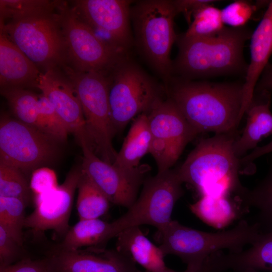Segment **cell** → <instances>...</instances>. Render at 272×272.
<instances>
[{
    "label": "cell",
    "instance_id": "ffe728a7",
    "mask_svg": "<svg viewBox=\"0 0 272 272\" xmlns=\"http://www.w3.org/2000/svg\"><path fill=\"white\" fill-rule=\"evenodd\" d=\"M42 73L3 32L0 33L1 90L37 87Z\"/></svg>",
    "mask_w": 272,
    "mask_h": 272
},
{
    "label": "cell",
    "instance_id": "d6a6232c",
    "mask_svg": "<svg viewBox=\"0 0 272 272\" xmlns=\"http://www.w3.org/2000/svg\"><path fill=\"white\" fill-rule=\"evenodd\" d=\"M38 112L41 131L59 143L65 142L68 130L52 104L42 94L38 95Z\"/></svg>",
    "mask_w": 272,
    "mask_h": 272
},
{
    "label": "cell",
    "instance_id": "ab89813d",
    "mask_svg": "<svg viewBox=\"0 0 272 272\" xmlns=\"http://www.w3.org/2000/svg\"><path fill=\"white\" fill-rule=\"evenodd\" d=\"M271 152H272V141L263 146L257 147L249 154L242 157L240 159L241 163L244 165L249 164L256 159Z\"/></svg>",
    "mask_w": 272,
    "mask_h": 272
},
{
    "label": "cell",
    "instance_id": "f35d334b",
    "mask_svg": "<svg viewBox=\"0 0 272 272\" xmlns=\"http://www.w3.org/2000/svg\"><path fill=\"white\" fill-rule=\"evenodd\" d=\"M272 91V64L268 63L264 70L257 85L255 91Z\"/></svg>",
    "mask_w": 272,
    "mask_h": 272
},
{
    "label": "cell",
    "instance_id": "52a82bcc",
    "mask_svg": "<svg viewBox=\"0 0 272 272\" xmlns=\"http://www.w3.org/2000/svg\"><path fill=\"white\" fill-rule=\"evenodd\" d=\"M106 75L111 115L116 132L139 115L149 112L164 98L160 88L127 58Z\"/></svg>",
    "mask_w": 272,
    "mask_h": 272
},
{
    "label": "cell",
    "instance_id": "30bf717a",
    "mask_svg": "<svg viewBox=\"0 0 272 272\" xmlns=\"http://www.w3.org/2000/svg\"><path fill=\"white\" fill-rule=\"evenodd\" d=\"M59 143L42 131L3 114L0 121V163L25 175L54 160Z\"/></svg>",
    "mask_w": 272,
    "mask_h": 272
},
{
    "label": "cell",
    "instance_id": "2e32d148",
    "mask_svg": "<svg viewBox=\"0 0 272 272\" xmlns=\"http://www.w3.org/2000/svg\"><path fill=\"white\" fill-rule=\"evenodd\" d=\"M53 272H137L129 254L117 249L91 247L63 250L54 248L47 256Z\"/></svg>",
    "mask_w": 272,
    "mask_h": 272
},
{
    "label": "cell",
    "instance_id": "d6986e66",
    "mask_svg": "<svg viewBox=\"0 0 272 272\" xmlns=\"http://www.w3.org/2000/svg\"><path fill=\"white\" fill-rule=\"evenodd\" d=\"M250 39V62L243 83L242 117L252 100L256 85L272 54V1Z\"/></svg>",
    "mask_w": 272,
    "mask_h": 272
},
{
    "label": "cell",
    "instance_id": "e575fe53",
    "mask_svg": "<svg viewBox=\"0 0 272 272\" xmlns=\"http://www.w3.org/2000/svg\"><path fill=\"white\" fill-rule=\"evenodd\" d=\"M22 246L0 226V268L25 258L23 257Z\"/></svg>",
    "mask_w": 272,
    "mask_h": 272
},
{
    "label": "cell",
    "instance_id": "f546056e",
    "mask_svg": "<svg viewBox=\"0 0 272 272\" xmlns=\"http://www.w3.org/2000/svg\"><path fill=\"white\" fill-rule=\"evenodd\" d=\"M27 205L20 198L0 196V226L22 246Z\"/></svg>",
    "mask_w": 272,
    "mask_h": 272
},
{
    "label": "cell",
    "instance_id": "9c48e42d",
    "mask_svg": "<svg viewBox=\"0 0 272 272\" xmlns=\"http://www.w3.org/2000/svg\"><path fill=\"white\" fill-rule=\"evenodd\" d=\"M176 169L146 179L140 195L122 216L111 222L114 237L127 228L148 225L158 231L170 222L173 208L183 194Z\"/></svg>",
    "mask_w": 272,
    "mask_h": 272
},
{
    "label": "cell",
    "instance_id": "b9f144b4",
    "mask_svg": "<svg viewBox=\"0 0 272 272\" xmlns=\"http://www.w3.org/2000/svg\"><path fill=\"white\" fill-rule=\"evenodd\" d=\"M240 272H260L258 271H240Z\"/></svg>",
    "mask_w": 272,
    "mask_h": 272
},
{
    "label": "cell",
    "instance_id": "4dcf8cb0",
    "mask_svg": "<svg viewBox=\"0 0 272 272\" xmlns=\"http://www.w3.org/2000/svg\"><path fill=\"white\" fill-rule=\"evenodd\" d=\"M182 36L185 38H205L214 36L224 28L221 11L211 4L198 10Z\"/></svg>",
    "mask_w": 272,
    "mask_h": 272
},
{
    "label": "cell",
    "instance_id": "74e56055",
    "mask_svg": "<svg viewBox=\"0 0 272 272\" xmlns=\"http://www.w3.org/2000/svg\"><path fill=\"white\" fill-rule=\"evenodd\" d=\"M177 13H182L187 21L190 24L193 15L203 7L211 4L214 1L206 0H178L172 1Z\"/></svg>",
    "mask_w": 272,
    "mask_h": 272
},
{
    "label": "cell",
    "instance_id": "7402d4cb",
    "mask_svg": "<svg viewBox=\"0 0 272 272\" xmlns=\"http://www.w3.org/2000/svg\"><path fill=\"white\" fill-rule=\"evenodd\" d=\"M116 237V248L129 254L145 270L162 272L168 268L162 250L145 236L140 227L124 229Z\"/></svg>",
    "mask_w": 272,
    "mask_h": 272
},
{
    "label": "cell",
    "instance_id": "83f0119b",
    "mask_svg": "<svg viewBox=\"0 0 272 272\" xmlns=\"http://www.w3.org/2000/svg\"><path fill=\"white\" fill-rule=\"evenodd\" d=\"M242 199L245 207L257 210L256 222L261 231L272 229V164L265 176L253 189H246Z\"/></svg>",
    "mask_w": 272,
    "mask_h": 272
},
{
    "label": "cell",
    "instance_id": "5bb4252c",
    "mask_svg": "<svg viewBox=\"0 0 272 272\" xmlns=\"http://www.w3.org/2000/svg\"><path fill=\"white\" fill-rule=\"evenodd\" d=\"M81 174V167L73 168L61 185L34 196L35 209L26 217L24 227L29 228L34 235L51 230L64 236L70 228L69 221L74 193Z\"/></svg>",
    "mask_w": 272,
    "mask_h": 272
},
{
    "label": "cell",
    "instance_id": "8d00e7d4",
    "mask_svg": "<svg viewBox=\"0 0 272 272\" xmlns=\"http://www.w3.org/2000/svg\"><path fill=\"white\" fill-rule=\"evenodd\" d=\"M0 272H53V270L46 256L36 260L25 257L11 265L0 268Z\"/></svg>",
    "mask_w": 272,
    "mask_h": 272
},
{
    "label": "cell",
    "instance_id": "9a60e30c",
    "mask_svg": "<svg viewBox=\"0 0 272 272\" xmlns=\"http://www.w3.org/2000/svg\"><path fill=\"white\" fill-rule=\"evenodd\" d=\"M73 3V9L84 22L106 34L111 44L126 52L132 42L129 25L131 1L77 0Z\"/></svg>",
    "mask_w": 272,
    "mask_h": 272
},
{
    "label": "cell",
    "instance_id": "8fae6325",
    "mask_svg": "<svg viewBox=\"0 0 272 272\" xmlns=\"http://www.w3.org/2000/svg\"><path fill=\"white\" fill-rule=\"evenodd\" d=\"M1 32L45 71L56 69L66 58L58 13L8 23L1 26Z\"/></svg>",
    "mask_w": 272,
    "mask_h": 272
},
{
    "label": "cell",
    "instance_id": "e0dca14e",
    "mask_svg": "<svg viewBox=\"0 0 272 272\" xmlns=\"http://www.w3.org/2000/svg\"><path fill=\"white\" fill-rule=\"evenodd\" d=\"M37 88L52 104L69 133L75 135L81 146L87 144L90 147L81 105L66 77L56 69L47 70L41 73Z\"/></svg>",
    "mask_w": 272,
    "mask_h": 272
},
{
    "label": "cell",
    "instance_id": "484cf974",
    "mask_svg": "<svg viewBox=\"0 0 272 272\" xmlns=\"http://www.w3.org/2000/svg\"><path fill=\"white\" fill-rule=\"evenodd\" d=\"M61 3L48 0H0L1 26L54 14Z\"/></svg>",
    "mask_w": 272,
    "mask_h": 272
},
{
    "label": "cell",
    "instance_id": "4316f807",
    "mask_svg": "<svg viewBox=\"0 0 272 272\" xmlns=\"http://www.w3.org/2000/svg\"><path fill=\"white\" fill-rule=\"evenodd\" d=\"M77 188L79 220L98 219L107 212L110 201L82 170Z\"/></svg>",
    "mask_w": 272,
    "mask_h": 272
},
{
    "label": "cell",
    "instance_id": "d4e9b609",
    "mask_svg": "<svg viewBox=\"0 0 272 272\" xmlns=\"http://www.w3.org/2000/svg\"><path fill=\"white\" fill-rule=\"evenodd\" d=\"M191 212L210 226L220 229L228 226L240 214V206L230 195H203L190 206Z\"/></svg>",
    "mask_w": 272,
    "mask_h": 272
},
{
    "label": "cell",
    "instance_id": "d590c367",
    "mask_svg": "<svg viewBox=\"0 0 272 272\" xmlns=\"http://www.w3.org/2000/svg\"><path fill=\"white\" fill-rule=\"evenodd\" d=\"M29 185L34 196L47 192L59 185L55 172L46 167L37 168L32 173Z\"/></svg>",
    "mask_w": 272,
    "mask_h": 272
},
{
    "label": "cell",
    "instance_id": "ac0fdd59",
    "mask_svg": "<svg viewBox=\"0 0 272 272\" xmlns=\"http://www.w3.org/2000/svg\"><path fill=\"white\" fill-rule=\"evenodd\" d=\"M250 245L238 253H217L210 260V272H272V229L261 232Z\"/></svg>",
    "mask_w": 272,
    "mask_h": 272
},
{
    "label": "cell",
    "instance_id": "f1b7e54d",
    "mask_svg": "<svg viewBox=\"0 0 272 272\" xmlns=\"http://www.w3.org/2000/svg\"><path fill=\"white\" fill-rule=\"evenodd\" d=\"M1 93L16 119L41 131L38 112L39 95L22 88L1 89Z\"/></svg>",
    "mask_w": 272,
    "mask_h": 272
},
{
    "label": "cell",
    "instance_id": "ba28073f",
    "mask_svg": "<svg viewBox=\"0 0 272 272\" xmlns=\"http://www.w3.org/2000/svg\"><path fill=\"white\" fill-rule=\"evenodd\" d=\"M58 18L65 57L73 69L107 74L127 57L126 52L100 38L73 8L61 4Z\"/></svg>",
    "mask_w": 272,
    "mask_h": 272
},
{
    "label": "cell",
    "instance_id": "44dd1931",
    "mask_svg": "<svg viewBox=\"0 0 272 272\" xmlns=\"http://www.w3.org/2000/svg\"><path fill=\"white\" fill-rule=\"evenodd\" d=\"M270 105V92H254L252 100L245 112L246 125L234 144V151L238 157L241 158L248 151L257 148L262 140L272 135Z\"/></svg>",
    "mask_w": 272,
    "mask_h": 272
},
{
    "label": "cell",
    "instance_id": "60d3db41",
    "mask_svg": "<svg viewBox=\"0 0 272 272\" xmlns=\"http://www.w3.org/2000/svg\"><path fill=\"white\" fill-rule=\"evenodd\" d=\"M137 272H150V271H141L140 270H137ZM162 272H177V271H176L173 269H170L169 268H168L166 270H165V271H162ZM183 272H193V271H189L187 269H186L185 271H183ZM196 272H201V269L198 271H196Z\"/></svg>",
    "mask_w": 272,
    "mask_h": 272
},
{
    "label": "cell",
    "instance_id": "1f68e13d",
    "mask_svg": "<svg viewBox=\"0 0 272 272\" xmlns=\"http://www.w3.org/2000/svg\"><path fill=\"white\" fill-rule=\"evenodd\" d=\"M30 191V185L22 171L0 163V196L20 198L28 204Z\"/></svg>",
    "mask_w": 272,
    "mask_h": 272
},
{
    "label": "cell",
    "instance_id": "7a4b0ae2",
    "mask_svg": "<svg viewBox=\"0 0 272 272\" xmlns=\"http://www.w3.org/2000/svg\"><path fill=\"white\" fill-rule=\"evenodd\" d=\"M238 130L215 134L201 140L180 166L176 169L181 180L203 195L240 197L246 187L239 179L241 158L234 151Z\"/></svg>",
    "mask_w": 272,
    "mask_h": 272
},
{
    "label": "cell",
    "instance_id": "8992f818",
    "mask_svg": "<svg viewBox=\"0 0 272 272\" xmlns=\"http://www.w3.org/2000/svg\"><path fill=\"white\" fill-rule=\"evenodd\" d=\"M177 14L172 1H140L130 10L138 47L166 81L172 71L170 55L176 39L174 19Z\"/></svg>",
    "mask_w": 272,
    "mask_h": 272
},
{
    "label": "cell",
    "instance_id": "603a6c76",
    "mask_svg": "<svg viewBox=\"0 0 272 272\" xmlns=\"http://www.w3.org/2000/svg\"><path fill=\"white\" fill-rule=\"evenodd\" d=\"M151 141L147 114L144 113L134 119L112 164L128 170L139 167L142 158L149 153Z\"/></svg>",
    "mask_w": 272,
    "mask_h": 272
},
{
    "label": "cell",
    "instance_id": "4fadbf2b",
    "mask_svg": "<svg viewBox=\"0 0 272 272\" xmlns=\"http://www.w3.org/2000/svg\"><path fill=\"white\" fill-rule=\"evenodd\" d=\"M82 171L107 196L110 202L129 208L137 199L148 167L122 169L101 159L87 145L81 146Z\"/></svg>",
    "mask_w": 272,
    "mask_h": 272
},
{
    "label": "cell",
    "instance_id": "3957f363",
    "mask_svg": "<svg viewBox=\"0 0 272 272\" xmlns=\"http://www.w3.org/2000/svg\"><path fill=\"white\" fill-rule=\"evenodd\" d=\"M252 33L245 27H225L217 34L205 38H185L178 41L177 71L184 77H211L245 73V42Z\"/></svg>",
    "mask_w": 272,
    "mask_h": 272
},
{
    "label": "cell",
    "instance_id": "cb8c5ba5",
    "mask_svg": "<svg viewBox=\"0 0 272 272\" xmlns=\"http://www.w3.org/2000/svg\"><path fill=\"white\" fill-rule=\"evenodd\" d=\"M113 238L111 223L99 218L79 220L70 228L62 241L55 248L76 250L84 247H104Z\"/></svg>",
    "mask_w": 272,
    "mask_h": 272
},
{
    "label": "cell",
    "instance_id": "277c9868",
    "mask_svg": "<svg viewBox=\"0 0 272 272\" xmlns=\"http://www.w3.org/2000/svg\"><path fill=\"white\" fill-rule=\"evenodd\" d=\"M158 232L161 237L159 246L165 256H177L186 264V269L196 272L209 257L222 250L229 253L242 251L261 231L257 223L249 224L244 220L230 230L216 233L192 229L172 220Z\"/></svg>",
    "mask_w": 272,
    "mask_h": 272
},
{
    "label": "cell",
    "instance_id": "6da1fadb",
    "mask_svg": "<svg viewBox=\"0 0 272 272\" xmlns=\"http://www.w3.org/2000/svg\"><path fill=\"white\" fill-rule=\"evenodd\" d=\"M243 83L174 80L168 97L199 133L237 130L242 119Z\"/></svg>",
    "mask_w": 272,
    "mask_h": 272
},
{
    "label": "cell",
    "instance_id": "7c38bea8",
    "mask_svg": "<svg viewBox=\"0 0 272 272\" xmlns=\"http://www.w3.org/2000/svg\"><path fill=\"white\" fill-rule=\"evenodd\" d=\"M147 114L152 135L149 153L156 162L158 173H161L171 169L186 146L199 133L168 97Z\"/></svg>",
    "mask_w": 272,
    "mask_h": 272
},
{
    "label": "cell",
    "instance_id": "836d02e7",
    "mask_svg": "<svg viewBox=\"0 0 272 272\" xmlns=\"http://www.w3.org/2000/svg\"><path fill=\"white\" fill-rule=\"evenodd\" d=\"M255 6L243 1H235L221 11L223 22L233 28L243 27L251 18Z\"/></svg>",
    "mask_w": 272,
    "mask_h": 272
},
{
    "label": "cell",
    "instance_id": "5b68a950",
    "mask_svg": "<svg viewBox=\"0 0 272 272\" xmlns=\"http://www.w3.org/2000/svg\"><path fill=\"white\" fill-rule=\"evenodd\" d=\"M64 66L82 106L91 149L101 159L112 164L117 155L112 145L116 132L111 115L107 75Z\"/></svg>",
    "mask_w": 272,
    "mask_h": 272
}]
</instances>
